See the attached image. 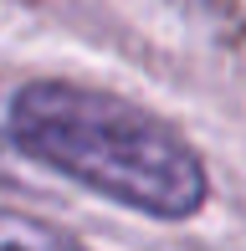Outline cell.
I'll return each instance as SVG.
<instances>
[{
  "label": "cell",
  "instance_id": "cell-1",
  "mask_svg": "<svg viewBox=\"0 0 246 251\" xmlns=\"http://www.w3.org/2000/svg\"><path fill=\"white\" fill-rule=\"evenodd\" d=\"M5 133L31 164L154 221H190L210 200L205 159L149 108L77 82H26Z\"/></svg>",
  "mask_w": 246,
  "mask_h": 251
},
{
  "label": "cell",
  "instance_id": "cell-2",
  "mask_svg": "<svg viewBox=\"0 0 246 251\" xmlns=\"http://www.w3.org/2000/svg\"><path fill=\"white\" fill-rule=\"evenodd\" d=\"M0 251H82V241L67 236L51 221H36V215H21V210H0Z\"/></svg>",
  "mask_w": 246,
  "mask_h": 251
}]
</instances>
